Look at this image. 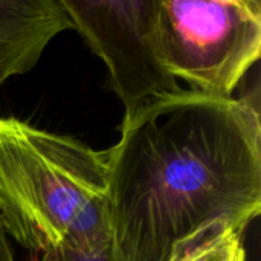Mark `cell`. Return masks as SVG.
I'll use <instances>...</instances> for the list:
<instances>
[{"instance_id": "cell-1", "label": "cell", "mask_w": 261, "mask_h": 261, "mask_svg": "<svg viewBox=\"0 0 261 261\" xmlns=\"http://www.w3.org/2000/svg\"><path fill=\"white\" fill-rule=\"evenodd\" d=\"M109 156L112 261H168L214 223L243 234L261 211V118L251 96L180 89L121 124Z\"/></svg>"}, {"instance_id": "cell-7", "label": "cell", "mask_w": 261, "mask_h": 261, "mask_svg": "<svg viewBox=\"0 0 261 261\" xmlns=\"http://www.w3.org/2000/svg\"><path fill=\"white\" fill-rule=\"evenodd\" d=\"M50 254L55 257L57 261H112L110 249L104 252H84V251L61 248Z\"/></svg>"}, {"instance_id": "cell-2", "label": "cell", "mask_w": 261, "mask_h": 261, "mask_svg": "<svg viewBox=\"0 0 261 261\" xmlns=\"http://www.w3.org/2000/svg\"><path fill=\"white\" fill-rule=\"evenodd\" d=\"M0 219L31 255L109 251L107 150L0 116Z\"/></svg>"}, {"instance_id": "cell-8", "label": "cell", "mask_w": 261, "mask_h": 261, "mask_svg": "<svg viewBox=\"0 0 261 261\" xmlns=\"http://www.w3.org/2000/svg\"><path fill=\"white\" fill-rule=\"evenodd\" d=\"M0 261H15L14 258V248L11 239L8 237L2 219H0Z\"/></svg>"}, {"instance_id": "cell-6", "label": "cell", "mask_w": 261, "mask_h": 261, "mask_svg": "<svg viewBox=\"0 0 261 261\" xmlns=\"http://www.w3.org/2000/svg\"><path fill=\"white\" fill-rule=\"evenodd\" d=\"M168 261H246L243 234L226 223H214L182 242Z\"/></svg>"}, {"instance_id": "cell-3", "label": "cell", "mask_w": 261, "mask_h": 261, "mask_svg": "<svg viewBox=\"0 0 261 261\" xmlns=\"http://www.w3.org/2000/svg\"><path fill=\"white\" fill-rule=\"evenodd\" d=\"M153 37L165 70L190 90L231 98L260 60L258 0H154Z\"/></svg>"}, {"instance_id": "cell-9", "label": "cell", "mask_w": 261, "mask_h": 261, "mask_svg": "<svg viewBox=\"0 0 261 261\" xmlns=\"http://www.w3.org/2000/svg\"><path fill=\"white\" fill-rule=\"evenodd\" d=\"M29 261H57L55 257L50 254V252H46V254H35V255H31V260Z\"/></svg>"}, {"instance_id": "cell-4", "label": "cell", "mask_w": 261, "mask_h": 261, "mask_svg": "<svg viewBox=\"0 0 261 261\" xmlns=\"http://www.w3.org/2000/svg\"><path fill=\"white\" fill-rule=\"evenodd\" d=\"M70 23L102 60L122 121L182 87L162 66L153 37L154 0H61Z\"/></svg>"}, {"instance_id": "cell-5", "label": "cell", "mask_w": 261, "mask_h": 261, "mask_svg": "<svg viewBox=\"0 0 261 261\" xmlns=\"http://www.w3.org/2000/svg\"><path fill=\"white\" fill-rule=\"evenodd\" d=\"M67 29L72 23L61 0H0V86L31 72Z\"/></svg>"}]
</instances>
